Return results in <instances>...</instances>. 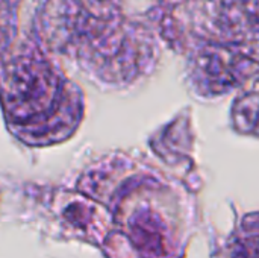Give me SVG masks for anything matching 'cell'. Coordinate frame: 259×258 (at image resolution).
<instances>
[{
  "instance_id": "cell-1",
  "label": "cell",
  "mask_w": 259,
  "mask_h": 258,
  "mask_svg": "<svg viewBox=\"0 0 259 258\" xmlns=\"http://www.w3.org/2000/svg\"><path fill=\"white\" fill-rule=\"evenodd\" d=\"M56 78L33 61L12 64L3 81V100L14 122L29 123L46 116L58 99Z\"/></svg>"
},
{
  "instance_id": "cell-2",
  "label": "cell",
  "mask_w": 259,
  "mask_h": 258,
  "mask_svg": "<svg viewBox=\"0 0 259 258\" xmlns=\"http://www.w3.org/2000/svg\"><path fill=\"white\" fill-rule=\"evenodd\" d=\"M232 258H259V236H249L234 245Z\"/></svg>"
}]
</instances>
